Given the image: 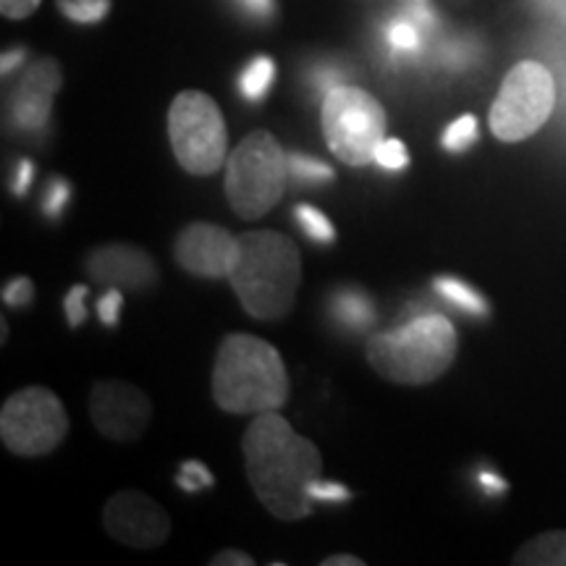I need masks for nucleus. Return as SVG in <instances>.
Returning a JSON list of instances; mask_svg holds the SVG:
<instances>
[{
  "label": "nucleus",
  "mask_w": 566,
  "mask_h": 566,
  "mask_svg": "<svg viewBox=\"0 0 566 566\" xmlns=\"http://www.w3.org/2000/svg\"><path fill=\"white\" fill-rule=\"evenodd\" d=\"M365 562L357 556H349V554H336V556H328L323 562V566H363Z\"/></svg>",
  "instance_id": "36"
},
{
  "label": "nucleus",
  "mask_w": 566,
  "mask_h": 566,
  "mask_svg": "<svg viewBox=\"0 0 566 566\" xmlns=\"http://www.w3.org/2000/svg\"><path fill=\"white\" fill-rule=\"evenodd\" d=\"M212 483H216V478L202 462H184L179 467V475H176V485L187 493L205 491V488H212Z\"/></svg>",
  "instance_id": "23"
},
{
  "label": "nucleus",
  "mask_w": 566,
  "mask_h": 566,
  "mask_svg": "<svg viewBox=\"0 0 566 566\" xmlns=\"http://www.w3.org/2000/svg\"><path fill=\"white\" fill-rule=\"evenodd\" d=\"M388 42L396 53H415L420 48V30L409 19H399L388 30Z\"/></svg>",
  "instance_id": "25"
},
{
  "label": "nucleus",
  "mask_w": 566,
  "mask_h": 566,
  "mask_svg": "<svg viewBox=\"0 0 566 566\" xmlns=\"http://www.w3.org/2000/svg\"><path fill=\"white\" fill-rule=\"evenodd\" d=\"M275 76V66L268 55H258L250 66L244 69L242 80H239V87H242V95L247 101H263L271 90Z\"/></svg>",
  "instance_id": "18"
},
{
  "label": "nucleus",
  "mask_w": 566,
  "mask_h": 566,
  "mask_svg": "<svg viewBox=\"0 0 566 566\" xmlns=\"http://www.w3.org/2000/svg\"><path fill=\"white\" fill-rule=\"evenodd\" d=\"M210 564H212V566H252L254 558L247 556L244 551L229 548V551H221V554L212 556Z\"/></svg>",
  "instance_id": "33"
},
{
  "label": "nucleus",
  "mask_w": 566,
  "mask_h": 566,
  "mask_svg": "<svg viewBox=\"0 0 566 566\" xmlns=\"http://www.w3.org/2000/svg\"><path fill=\"white\" fill-rule=\"evenodd\" d=\"M244 11L254 13V17H268L273 11V0H239Z\"/></svg>",
  "instance_id": "35"
},
{
  "label": "nucleus",
  "mask_w": 566,
  "mask_h": 566,
  "mask_svg": "<svg viewBox=\"0 0 566 566\" xmlns=\"http://www.w3.org/2000/svg\"><path fill=\"white\" fill-rule=\"evenodd\" d=\"M478 483L485 488V493H506V480H501L495 472H480L478 475Z\"/></svg>",
  "instance_id": "34"
},
{
  "label": "nucleus",
  "mask_w": 566,
  "mask_h": 566,
  "mask_svg": "<svg viewBox=\"0 0 566 566\" xmlns=\"http://www.w3.org/2000/svg\"><path fill=\"white\" fill-rule=\"evenodd\" d=\"M59 61L42 59L30 66L11 97V122L19 132H42L51 122L55 92L61 90Z\"/></svg>",
  "instance_id": "13"
},
{
  "label": "nucleus",
  "mask_w": 566,
  "mask_h": 566,
  "mask_svg": "<svg viewBox=\"0 0 566 566\" xmlns=\"http://www.w3.org/2000/svg\"><path fill=\"white\" fill-rule=\"evenodd\" d=\"M90 420L108 441L129 443L147 430L153 405L137 386L124 380H101L90 391Z\"/></svg>",
  "instance_id": "10"
},
{
  "label": "nucleus",
  "mask_w": 566,
  "mask_h": 566,
  "mask_svg": "<svg viewBox=\"0 0 566 566\" xmlns=\"http://www.w3.org/2000/svg\"><path fill=\"white\" fill-rule=\"evenodd\" d=\"M84 271L95 283L145 292L158 281V268L145 250L132 244H105L90 252Z\"/></svg>",
  "instance_id": "14"
},
{
  "label": "nucleus",
  "mask_w": 566,
  "mask_h": 566,
  "mask_svg": "<svg viewBox=\"0 0 566 566\" xmlns=\"http://www.w3.org/2000/svg\"><path fill=\"white\" fill-rule=\"evenodd\" d=\"M21 59H24V51H13V53H6L3 55V74H9V71H13L21 63Z\"/></svg>",
  "instance_id": "37"
},
{
  "label": "nucleus",
  "mask_w": 566,
  "mask_h": 566,
  "mask_svg": "<svg viewBox=\"0 0 566 566\" xmlns=\"http://www.w3.org/2000/svg\"><path fill=\"white\" fill-rule=\"evenodd\" d=\"M34 296V286L30 279H13L6 283L3 289V302L9 304V307H24V304H30Z\"/></svg>",
  "instance_id": "29"
},
{
  "label": "nucleus",
  "mask_w": 566,
  "mask_h": 566,
  "mask_svg": "<svg viewBox=\"0 0 566 566\" xmlns=\"http://www.w3.org/2000/svg\"><path fill=\"white\" fill-rule=\"evenodd\" d=\"M331 315H334L344 328L367 331L375 323V304L365 292L346 286L338 289V292L331 296Z\"/></svg>",
  "instance_id": "15"
},
{
  "label": "nucleus",
  "mask_w": 566,
  "mask_h": 566,
  "mask_svg": "<svg viewBox=\"0 0 566 566\" xmlns=\"http://www.w3.org/2000/svg\"><path fill=\"white\" fill-rule=\"evenodd\" d=\"M289 174L302 184H323L334 179V168L313 155H289Z\"/></svg>",
  "instance_id": "20"
},
{
  "label": "nucleus",
  "mask_w": 566,
  "mask_h": 566,
  "mask_svg": "<svg viewBox=\"0 0 566 566\" xmlns=\"http://www.w3.org/2000/svg\"><path fill=\"white\" fill-rule=\"evenodd\" d=\"M122 307H124V294L118 286H111L108 292L101 296V302H97V315H101V321L113 328V325H118V317H122Z\"/></svg>",
  "instance_id": "28"
},
{
  "label": "nucleus",
  "mask_w": 566,
  "mask_h": 566,
  "mask_svg": "<svg viewBox=\"0 0 566 566\" xmlns=\"http://www.w3.org/2000/svg\"><path fill=\"white\" fill-rule=\"evenodd\" d=\"M375 163H378L380 168H386V171H405L409 166V153L405 142L386 137L378 145V150H375Z\"/></svg>",
  "instance_id": "24"
},
{
  "label": "nucleus",
  "mask_w": 566,
  "mask_h": 566,
  "mask_svg": "<svg viewBox=\"0 0 566 566\" xmlns=\"http://www.w3.org/2000/svg\"><path fill=\"white\" fill-rule=\"evenodd\" d=\"M229 281L254 321H281L294 310L302 283V254L279 231H247Z\"/></svg>",
  "instance_id": "2"
},
{
  "label": "nucleus",
  "mask_w": 566,
  "mask_h": 566,
  "mask_svg": "<svg viewBox=\"0 0 566 566\" xmlns=\"http://www.w3.org/2000/svg\"><path fill=\"white\" fill-rule=\"evenodd\" d=\"M69 433V417L51 388L27 386L0 409V438L17 457H45Z\"/></svg>",
  "instance_id": "8"
},
{
  "label": "nucleus",
  "mask_w": 566,
  "mask_h": 566,
  "mask_svg": "<svg viewBox=\"0 0 566 566\" xmlns=\"http://www.w3.org/2000/svg\"><path fill=\"white\" fill-rule=\"evenodd\" d=\"M294 218H296V223H300V229L307 233L315 244H331L336 239L334 223L328 221V216H325V212L313 208V205H296Z\"/></svg>",
  "instance_id": "19"
},
{
  "label": "nucleus",
  "mask_w": 566,
  "mask_h": 566,
  "mask_svg": "<svg viewBox=\"0 0 566 566\" xmlns=\"http://www.w3.org/2000/svg\"><path fill=\"white\" fill-rule=\"evenodd\" d=\"M310 495H313V501H331V504H342V501L352 499L349 488L338 483H325V480H315L310 485Z\"/></svg>",
  "instance_id": "30"
},
{
  "label": "nucleus",
  "mask_w": 566,
  "mask_h": 566,
  "mask_svg": "<svg viewBox=\"0 0 566 566\" xmlns=\"http://www.w3.org/2000/svg\"><path fill=\"white\" fill-rule=\"evenodd\" d=\"M433 289L443 296L446 302L454 304V307H459V310H464V313H470V315H488V304H485L483 296H480L472 286H467L464 281L436 279L433 281Z\"/></svg>",
  "instance_id": "17"
},
{
  "label": "nucleus",
  "mask_w": 566,
  "mask_h": 566,
  "mask_svg": "<svg viewBox=\"0 0 566 566\" xmlns=\"http://www.w3.org/2000/svg\"><path fill=\"white\" fill-rule=\"evenodd\" d=\"M174 258L197 279H229L239 258V237L216 223H189L176 237Z\"/></svg>",
  "instance_id": "12"
},
{
  "label": "nucleus",
  "mask_w": 566,
  "mask_h": 566,
  "mask_svg": "<svg viewBox=\"0 0 566 566\" xmlns=\"http://www.w3.org/2000/svg\"><path fill=\"white\" fill-rule=\"evenodd\" d=\"M289 155L271 132H252L226 160V197L242 221H258L283 197Z\"/></svg>",
  "instance_id": "5"
},
{
  "label": "nucleus",
  "mask_w": 566,
  "mask_h": 566,
  "mask_svg": "<svg viewBox=\"0 0 566 566\" xmlns=\"http://www.w3.org/2000/svg\"><path fill=\"white\" fill-rule=\"evenodd\" d=\"M42 0H0V11L6 19H30L40 9Z\"/></svg>",
  "instance_id": "31"
},
{
  "label": "nucleus",
  "mask_w": 566,
  "mask_h": 566,
  "mask_svg": "<svg viewBox=\"0 0 566 566\" xmlns=\"http://www.w3.org/2000/svg\"><path fill=\"white\" fill-rule=\"evenodd\" d=\"M87 294H90V289L84 286V283L69 289L63 307H66V317H69L71 328H80V325L87 321V307H84V300H87Z\"/></svg>",
  "instance_id": "27"
},
{
  "label": "nucleus",
  "mask_w": 566,
  "mask_h": 566,
  "mask_svg": "<svg viewBox=\"0 0 566 566\" xmlns=\"http://www.w3.org/2000/svg\"><path fill=\"white\" fill-rule=\"evenodd\" d=\"M69 200H71V184L63 179V176H53L45 189V200H42V210H45V216L59 218L63 208L69 205Z\"/></svg>",
  "instance_id": "26"
},
{
  "label": "nucleus",
  "mask_w": 566,
  "mask_h": 566,
  "mask_svg": "<svg viewBox=\"0 0 566 566\" xmlns=\"http://www.w3.org/2000/svg\"><path fill=\"white\" fill-rule=\"evenodd\" d=\"M556 105V84L546 66L525 61L501 84L491 108V132L501 142H522L548 122Z\"/></svg>",
  "instance_id": "9"
},
{
  "label": "nucleus",
  "mask_w": 566,
  "mask_h": 566,
  "mask_svg": "<svg viewBox=\"0 0 566 566\" xmlns=\"http://www.w3.org/2000/svg\"><path fill=\"white\" fill-rule=\"evenodd\" d=\"M457 331L443 315H420L367 342V363L401 386L433 384L454 365Z\"/></svg>",
  "instance_id": "4"
},
{
  "label": "nucleus",
  "mask_w": 566,
  "mask_h": 566,
  "mask_svg": "<svg viewBox=\"0 0 566 566\" xmlns=\"http://www.w3.org/2000/svg\"><path fill=\"white\" fill-rule=\"evenodd\" d=\"M323 134L331 153L346 166L375 163V150L386 139V111L370 92L334 87L323 101Z\"/></svg>",
  "instance_id": "7"
},
{
  "label": "nucleus",
  "mask_w": 566,
  "mask_h": 566,
  "mask_svg": "<svg viewBox=\"0 0 566 566\" xmlns=\"http://www.w3.org/2000/svg\"><path fill=\"white\" fill-rule=\"evenodd\" d=\"M516 564L566 566V533H543L516 551Z\"/></svg>",
  "instance_id": "16"
},
{
  "label": "nucleus",
  "mask_w": 566,
  "mask_h": 566,
  "mask_svg": "<svg viewBox=\"0 0 566 566\" xmlns=\"http://www.w3.org/2000/svg\"><path fill=\"white\" fill-rule=\"evenodd\" d=\"M212 399L229 415L279 412L289 399L279 349L250 334L226 336L212 367Z\"/></svg>",
  "instance_id": "3"
},
{
  "label": "nucleus",
  "mask_w": 566,
  "mask_h": 566,
  "mask_svg": "<svg viewBox=\"0 0 566 566\" xmlns=\"http://www.w3.org/2000/svg\"><path fill=\"white\" fill-rule=\"evenodd\" d=\"M59 9L71 21L95 24V21H101L111 11V0H59Z\"/></svg>",
  "instance_id": "21"
},
{
  "label": "nucleus",
  "mask_w": 566,
  "mask_h": 566,
  "mask_svg": "<svg viewBox=\"0 0 566 566\" xmlns=\"http://www.w3.org/2000/svg\"><path fill=\"white\" fill-rule=\"evenodd\" d=\"M168 139L179 166L192 176H210L229 160V132L223 113L208 92L187 90L168 111Z\"/></svg>",
  "instance_id": "6"
},
{
  "label": "nucleus",
  "mask_w": 566,
  "mask_h": 566,
  "mask_svg": "<svg viewBox=\"0 0 566 566\" xmlns=\"http://www.w3.org/2000/svg\"><path fill=\"white\" fill-rule=\"evenodd\" d=\"M103 525L113 541L139 551L163 546L171 533V520H168L166 509L139 491L111 495L103 509Z\"/></svg>",
  "instance_id": "11"
},
{
  "label": "nucleus",
  "mask_w": 566,
  "mask_h": 566,
  "mask_svg": "<svg viewBox=\"0 0 566 566\" xmlns=\"http://www.w3.org/2000/svg\"><path fill=\"white\" fill-rule=\"evenodd\" d=\"M478 139V118L462 116L443 132V147L449 153H464Z\"/></svg>",
  "instance_id": "22"
},
{
  "label": "nucleus",
  "mask_w": 566,
  "mask_h": 566,
  "mask_svg": "<svg viewBox=\"0 0 566 566\" xmlns=\"http://www.w3.org/2000/svg\"><path fill=\"white\" fill-rule=\"evenodd\" d=\"M242 451L252 491L268 512L286 522L313 514L310 485L321 480L323 457L286 417L279 412L254 417L242 438Z\"/></svg>",
  "instance_id": "1"
},
{
  "label": "nucleus",
  "mask_w": 566,
  "mask_h": 566,
  "mask_svg": "<svg viewBox=\"0 0 566 566\" xmlns=\"http://www.w3.org/2000/svg\"><path fill=\"white\" fill-rule=\"evenodd\" d=\"M32 179H34V163L32 160H19L17 171H13V181H11L13 195L24 197L27 189L32 187Z\"/></svg>",
  "instance_id": "32"
}]
</instances>
